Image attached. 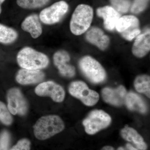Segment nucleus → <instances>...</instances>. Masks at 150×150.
<instances>
[{
  "label": "nucleus",
  "instance_id": "6",
  "mask_svg": "<svg viewBox=\"0 0 150 150\" xmlns=\"http://www.w3.org/2000/svg\"><path fill=\"white\" fill-rule=\"evenodd\" d=\"M69 91L71 95L80 100L87 106H93L99 100L98 93L89 88L86 84L82 81L71 83L69 86Z\"/></svg>",
  "mask_w": 150,
  "mask_h": 150
},
{
  "label": "nucleus",
  "instance_id": "8",
  "mask_svg": "<svg viewBox=\"0 0 150 150\" xmlns=\"http://www.w3.org/2000/svg\"><path fill=\"white\" fill-rule=\"evenodd\" d=\"M69 5L64 1L54 3L40 12L39 19L46 25H53L59 23L67 13Z\"/></svg>",
  "mask_w": 150,
  "mask_h": 150
},
{
  "label": "nucleus",
  "instance_id": "27",
  "mask_svg": "<svg viewBox=\"0 0 150 150\" xmlns=\"http://www.w3.org/2000/svg\"><path fill=\"white\" fill-rule=\"evenodd\" d=\"M30 141L26 138H23L19 140L10 150H30Z\"/></svg>",
  "mask_w": 150,
  "mask_h": 150
},
{
  "label": "nucleus",
  "instance_id": "23",
  "mask_svg": "<svg viewBox=\"0 0 150 150\" xmlns=\"http://www.w3.org/2000/svg\"><path fill=\"white\" fill-rule=\"evenodd\" d=\"M13 121V118L7 106L0 100V122L6 126H10Z\"/></svg>",
  "mask_w": 150,
  "mask_h": 150
},
{
  "label": "nucleus",
  "instance_id": "16",
  "mask_svg": "<svg viewBox=\"0 0 150 150\" xmlns=\"http://www.w3.org/2000/svg\"><path fill=\"white\" fill-rule=\"evenodd\" d=\"M39 16L35 14L26 17L22 23L21 27L23 30L30 34L34 39L40 37L43 32L42 25Z\"/></svg>",
  "mask_w": 150,
  "mask_h": 150
},
{
  "label": "nucleus",
  "instance_id": "17",
  "mask_svg": "<svg viewBox=\"0 0 150 150\" xmlns=\"http://www.w3.org/2000/svg\"><path fill=\"white\" fill-rule=\"evenodd\" d=\"M150 50V33L149 29L143 34L137 36L133 47L132 53L138 58H142L149 52Z\"/></svg>",
  "mask_w": 150,
  "mask_h": 150
},
{
  "label": "nucleus",
  "instance_id": "3",
  "mask_svg": "<svg viewBox=\"0 0 150 150\" xmlns=\"http://www.w3.org/2000/svg\"><path fill=\"white\" fill-rule=\"evenodd\" d=\"M93 10L89 6L80 4L73 13L70 23L71 32L74 35H80L86 32L91 25Z\"/></svg>",
  "mask_w": 150,
  "mask_h": 150
},
{
  "label": "nucleus",
  "instance_id": "4",
  "mask_svg": "<svg viewBox=\"0 0 150 150\" xmlns=\"http://www.w3.org/2000/svg\"><path fill=\"white\" fill-rule=\"evenodd\" d=\"M79 66L83 74L93 83H101L105 81V70L99 62L92 57L84 56L79 61Z\"/></svg>",
  "mask_w": 150,
  "mask_h": 150
},
{
  "label": "nucleus",
  "instance_id": "19",
  "mask_svg": "<svg viewBox=\"0 0 150 150\" xmlns=\"http://www.w3.org/2000/svg\"><path fill=\"white\" fill-rule=\"evenodd\" d=\"M121 134L124 140L133 143L138 149L146 150L147 149V145L143 137L133 128L128 126H125L121 130Z\"/></svg>",
  "mask_w": 150,
  "mask_h": 150
},
{
  "label": "nucleus",
  "instance_id": "11",
  "mask_svg": "<svg viewBox=\"0 0 150 150\" xmlns=\"http://www.w3.org/2000/svg\"><path fill=\"white\" fill-rule=\"evenodd\" d=\"M70 56L65 50L56 51L53 56L54 64L57 67L59 72L63 76L72 78L76 74V69L69 64Z\"/></svg>",
  "mask_w": 150,
  "mask_h": 150
},
{
  "label": "nucleus",
  "instance_id": "13",
  "mask_svg": "<svg viewBox=\"0 0 150 150\" xmlns=\"http://www.w3.org/2000/svg\"><path fill=\"white\" fill-rule=\"evenodd\" d=\"M45 76V74L41 70L21 69L17 73L16 79L18 83L27 85L41 82Z\"/></svg>",
  "mask_w": 150,
  "mask_h": 150
},
{
  "label": "nucleus",
  "instance_id": "20",
  "mask_svg": "<svg viewBox=\"0 0 150 150\" xmlns=\"http://www.w3.org/2000/svg\"><path fill=\"white\" fill-rule=\"evenodd\" d=\"M18 37V33L15 30L0 23V43L10 44L13 43Z\"/></svg>",
  "mask_w": 150,
  "mask_h": 150
},
{
  "label": "nucleus",
  "instance_id": "22",
  "mask_svg": "<svg viewBox=\"0 0 150 150\" xmlns=\"http://www.w3.org/2000/svg\"><path fill=\"white\" fill-rule=\"evenodd\" d=\"M50 0H17L18 5L27 9L40 8L46 5Z\"/></svg>",
  "mask_w": 150,
  "mask_h": 150
},
{
  "label": "nucleus",
  "instance_id": "2",
  "mask_svg": "<svg viewBox=\"0 0 150 150\" xmlns=\"http://www.w3.org/2000/svg\"><path fill=\"white\" fill-rule=\"evenodd\" d=\"M16 60L22 69H26L40 70L49 64L48 56L30 47L22 48L18 53Z\"/></svg>",
  "mask_w": 150,
  "mask_h": 150
},
{
  "label": "nucleus",
  "instance_id": "1",
  "mask_svg": "<svg viewBox=\"0 0 150 150\" xmlns=\"http://www.w3.org/2000/svg\"><path fill=\"white\" fill-rule=\"evenodd\" d=\"M65 128L64 123L59 116L50 115L39 118L33 126L35 138L45 140L59 134Z\"/></svg>",
  "mask_w": 150,
  "mask_h": 150
},
{
  "label": "nucleus",
  "instance_id": "21",
  "mask_svg": "<svg viewBox=\"0 0 150 150\" xmlns=\"http://www.w3.org/2000/svg\"><path fill=\"white\" fill-rule=\"evenodd\" d=\"M134 86L136 90L140 93L144 94L150 98V77L147 75H141L135 79Z\"/></svg>",
  "mask_w": 150,
  "mask_h": 150
},
{
  "label": "nucleus",
  "instance_id": "10",
  "mask_svg": "<svg viewBox=\"0 0 150 150\" xmlns=\"http://www.w3.org/2000/svg\"><path fill=\"white\" fill-rule=\"evenodd\" d=\"M35 92L38 96L50 97L57 103L63 102L65 97L64 88L53 81H47L39 84L35 88Z\"/></svg>",
  "mask_w": 150,
  "mask_h": 150
},
{
  "label": "nucleus",
  "instance_id": "5",
  "mask_svg": "<svg viewBox=\"0 0 150 150\" xmlns=\"http://www.w3.org/2000/svg\"><path fill=\"white\" fill-rule=\"evenodd\" d=\"M111 117L102 110H94L83 121L86 133L89 135L96 134L107 128L111 123Z\"/></svg>",
  "mask_w": 150,
  "mask_h": 150
},
{
  "label": "nucleus",
  "instance_id": "7",
  "mask_svg": "<svg viewBox=\"0 0 150 150\" xmlns=\"http://www.w3.org/2000/svg\"><path fill=\"white\" fill-rule=\"evenodd\" d=\"M7 107L11 114L23 116L28 110V103L20 90L17 88L9 89L7 93Z\"/></svg>",
  "mask_w": 150,
  "mask_h": 150
},
{
  "label": "nucleus",
  "instance_id": "25",
  "mask_svg": "<svg viewBox=\"0 0 150 150\" xmlns=\"http://www.w3.org/2000/svg\"><path fill=\"white\" fill-rule=\"evenodd\" d=\"M11 134L8 131L3 130L0 133V150H9Z\"/></svg>",
  "mask_w": 150,
  "mask_h": 150
},
{
  "label": "nucleus",
  "instance_id": "29",
  "mask_svg": "<svg viewBox=\"0 0 150 150\" xmlns=\"http://www.w3.org/2000/svg\"><path fill=\"white\" fill-rule=\"evenodd\" d=\"M101 150H115L114 148L110 146H105L101 149Z\"/></svg>",
  "mask_w": 150,
  "mask_h": 150
},
{
  "label": "nucleus",
  "instance_id": "18",
  "mask_svg": "<svg viewBox=\"0 0 150 150\" xmlns=\"http://www.w3.org/2000/svg\"><path fill=\"white\" fill-rule=\"evenodd\" d=\"M124 103L129 110L137 111L142 114L147 112V106L145 100L140 95L134 92L127 93Z\"/></svg>",
  "mask_w": 150,
  "mask_h": 150
},
{
  "label": "nucleus",
  "instance_id": "26",
  "mask_svg": "<svg viewBox=\"0 0 150 150\" xmlns=\"http://www.w3.org/2000/svg\"><path fill=\"white\" fill-rule=\"evenodd\" d=\"M149 0H134L131 8L133 13H139L144 10L147 6Z\"/></svg>",
  "mask_w": 150,
  "mask_h": 150
},
{
  "label": "nucleus",
  "instance_id": "30",
  "mask_svg": "<svg viewBox=\"0 0 150 150\" xmlns=\"http://www.w3.org/2000/svg\"><path fill=\"white\" fill-rule=\"evenodd\" d=\"M6 0H0V14L2 12V4Z\"/></svg>",
  "mask_w": 150,
  "mask_h": 150
},
{
  "label": "nucleus",
  "instance_id": "28",
  "mask_svg": "<svg viewBox=\"0 0 150 150\" xmlns=\"http://www.w3.org/2000/svg\"><path fill=\"white\" fill-rule=\"evenodd\" d=\"M117 150H139L137 148L134 147L131 144H127L124 147H120Z\"/></svg>",
  "mask_w": 150,
  "mask_h": 150
},
{
  "label": "nucleus",
  "instance_id": "24",
  "mask_svg": "<svg viewBox=\"0 0 150 150\" xmlns=\"http://www.w3.org/2000/svg\"><path fill=\"white\" fill-rule=\"evenodd\" d=\"M113 8L118 12L125 13L129 10L130 2L128 0H110Z\"/></svg>",
  "mask_w": 150,
  "mask_h": 150
},
{
  "label": "nucleus",
  "instance_id": "12",
  "mask_svg": "<svg viewBox=\"0 0 150 150\" xmlns=\"http://www.w3.org/2000/svg\"><path fill=\"white\" fill-rule=\"evenodd\" d=\"M127 91L123 86L121 85L117 88L105 87L101 91L103 99L108 104L115 106H121L125 102Z\"/></svg>",
  "mask_w": 150,
  "mask_h": 150
},
{
  "label": "nucleus",
  "instance_id": "14",
  "mask_svg": "<svg viewBox=\"0 0 150 150\" xmlns=\"http://www.w3.org/2000/svg\"><path fill=\"white\" fill-rule=\"evenodd\" d=\"M86 39L101 50H105L109 46L110 39L103 31L97 27L91 28L87 32Z\"/></svg>",
  "mask_w": 150,
  "mask_h": 150
},
{
  "label": "nucleus",
  "instance_id": "15",
  "mask_svg": "<svg viewBox=\"0 0 150 150\" xmlns=\"http://www.w3.org/2000/svg\"><path fill=\"white\" fill-rule=\"evenodd\" d=\"M97 14L103 18L105 28L109 30H114L116 23L121 17L120 13L113 7L109 6L98 8Z\"/></svg>",
  "mask_w": 150,
  "mask_h": 150
},
{
  "label": "nucleus",
  "instance_id": "9",
  "mask_svg": "<svg viewBox=\"0 0 150 150\" xmlns=\"http://www.w3.org/2000/svg\"><path fill=\"white\" fill-rule=\"evenodd\" d=\"M139 25V21L136 17L127 15L119 18L115 28L125 39L131 40L140 34Z\"/></svg>",
  "mask_w": 150,
  "mask_h": 150
}]
</instances>
